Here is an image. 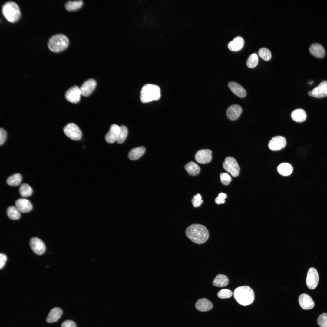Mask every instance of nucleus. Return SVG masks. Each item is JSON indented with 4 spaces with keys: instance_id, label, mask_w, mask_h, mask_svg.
Returning <instances> with one entry per match:
<instances>
[{
    "instance_id": "42",
    "label": "nucleus",
    "mask_w": 327,
    "mask_h": 327,
    "mask_svg": "<svg viewBox=\"0 0 327 327\" xmlns=\"http://www.w3.org/2000/svg\"><path fill=\"white\" fill-rule=\"evenodd\" d=\"M75 323L73 321L67 320L64 321L62 324L61 327H76Z\"/></svg>"
},
{
    "instance_id": "7",
    "label": "nucleus",
    "mask_w": 327,
    "mask_h": 327,
    "mask_svg": "<svg viewBox=\"0 0 327 327\" xmlns=\"http://www.w3.org/2000/svg\"><path fill=\"white\" fill-rule=\"evenodd\" d=\"M223 166L224 169L233 177H236L238 176L240 167L236 160L233 157H226L223 163Z\"/></svg>"
},
{
    "instance_id": "25",
    "label": "nucleus",
    "mask_w": 327,
    "mask_h": 327,
    "mask_svg": "<svg viewBox=\"0 0 327 327\" xmlns=\"http://www.w3.org/2000/svg\"><path fill=\"white\" fill-rule=\"evenodd\" d=\"M145 151V148L143 146L134 148L128 153V158L131 160H137L144 154Z\"/></svg>"
},
{
    "instance_id": "5",
    "label": "nucleus",
    "mask_w": 327,
    "mask_h": 327,
    "mask_svg": "<svg viewBox=\"0 0 327 327\" xmlns=\"http://www.w3.org/2000/svg\"><path fill=\"white\" fill-rule=\"evenodd\" d=\"M2 11L5 18L11 22L17 21L21 16V12L18 5L12 1L5 2L2 6Z\"/></svg>"
},
{
    "instance_id": "10",
    "label": "nucleus",
    "mask_w": 327,
    "mask_h": 327,
    "mask_svg": "<svg viewBox=\"0 0 327 327\" xmlns=\"http://www.w3.org/2000/svg\"><path fill=\"white\" fill-rule=\"evenodd\" d=\"M81 95V94L80 88L77 86H74L66 91L65 97L70 102L75 103L80 101Z\"/></svg>"
},
{
    "instance_id": "28",
    "label": "nucleus",
    "mask_w": 327,
    "mask_h": 327,
    "mask_svg": "<svg viewBox=\"0 0 327 327\" xmlns=\"http://www.w3.org/2000/svg\"><path fill=\"white\" fill-rule=\"evenodd\" d=\"M184 168L188 174L191 175H198L200 171L199 167L194 162L191 161L184 166Z\"/></svg>"
},
{
    "instance_id": "26",
    "label": "nucleus",
    "mask_w": 327,
    "mask_h": 327,
    "mask_svg": "<svg viewBox=\"0 0 327 327\" xmlns=\"http://www.w3.org/2000/svg\"><path fill=\"white\" fill-rule=\"evenodd\" d=\"M277 171L281 175L286 176L290 175L293 171V167L289 163H284L279 164L277 167Z\"/></svg>"
},
{
    "instance_id": "34",
    "label": "nucleus",
    "mask_w": 327,
    "mask_h": 327,
    "mask_svg": "<svg viewBox=\"0 0 327 327\" xmlns=\"http://www.w3.org/2000/svg\"><path fill=\"white\" fill-rule=\"evenodd\" d=\"M258 58L257 55L253 54L251 55L248 58L246 65L249 68H253L256 67L258 63Z\"/></svg>"
},
{
    "instance_id": "16",
    "label": "nucleus",
    "mask_w": 327,
    "mask_h": 327,
    "mask_svg": "<svg viewBox=\"0 0 327 327\" xmlns=\"http://www.w3.org/2000/svg\"><path fill=\"white\" fill-rule=\"evenodd\" d=\"M298 301L300 306L304 309H310L314 306V303L312 298L306 294L303 293L300 295Z\"/></svg>"
},
{
    "instance_id": "18",
    "label": "nucleus",
    "mask_w": 327,
    "mask_h": 327,
    "mask_svg": "<svg viewBox=\"0 0 327 327\" xmlns=\"http://www.w3.org/2000/svg\"><path fill=\"white\" fill-rule=\"evenodd\" d=\"M242 111V108L239 105L234 104L230 106L226 111V115L230 120H237L240 116Z\"/></svg>"
},
{
    "instance_id": "43",
    "label": "nucleus",
    "mask_w": 327,
    "mask_h": 327,
    "mask_svg": "<svg viewBox=\"0 0 327 327\" xmlns=\"http://www.w3.org/2000/svg\"><path fill=\"white\" fill-rule=\"evenodd\" d=\"M7 260L6 256L4 254H0V269H2L4 266Z\"/></svg>"
},
{
    "instance_id": "22",
    "label": "nucleus",
    "mask_w": 327,
    "mask_h": 327,
    "mask_svg": "<svg viewBox=\"0 0 327 327\" xmlns=\"http://www.w3.org/2000/svg\"><path fill=\"white\" fill-rule=\"evenodd\" d=\"M309 50L310 53L316 57L322 58L325 54V51L324 47L318 43L312 44L310 46Z\"/></svg>"
},
{
    "instance_id": "21",
    "label": "nucleus",
    "mask_w": 327,
    "mask_h": 327,
    "mask_svg": "<svg viewBox=\"0 0 327 327\" xmlns=\"http://www.w3.org/2000/svg\"><path fill=\"white\" fill-rule=\"evenodd\" d=\"M62 310L58 307H55L50 311L46 319L48 323H52L57 322L62 315Z\"/></svg>"
},
{
    "instance_id": "38",
    "label": "nucleus",
    "mask_w": 327,
    "mask_h": 327,
    "mask_svg": "<svg viewBox=\"0 0 327 327\" xmlns=\"http://www.w3.org/2000/svg\"><path fill=\"white\" fill-rule=\"evenodd\" d=\"M220 177L221 183L224 185H228L232 180L231 177L226 173H221Z\"/></svg>"
},
{
    "instance_id": "31",
    "label": "nucleus",
    "mask_w": 327,
    "mask_h": 327,
    "mask_svg": "<svg viewBox=\"0 0 327 327\" xmlns=\"http://www.w3.org/2000/svg\"><path fill=\"white\" fill-rule=\"evenodd\" d=\"M20 212L15 206H9L7 210V214L8 217L12 220L19 219L21 216Z\"/></svg>"
},
{
    "instance_id": "11",
    "label": "nucleus",
    "mask_w": 327,
    "mask_h": 327,
    "mask_svg": "<svg viewBox=\"0 0 327 327\" xmlns=\"http://www.w3.org/2000/svg\"><path fill=\"white\" fill-rule=\"evenodd\" d=\"M30 246L33 252L36 254L41 255L46 251V246L43 241L37 237L31 238L30 240Z\"/></svg>"
},
{
    "instance_id": "8",
    "label": "nucleus",
    "mask_w": 327,
    "mask_h": 327,
    "mask_svg": "<svg viewBox=\"0 0 327 327\" xmlns=\"http://www.w3.org/2000/svg\"><path fill=\"white\" fill-rule=\"evenodd\" d=\"M319 279V275L316 269L311 267L309 269L306 280V285L310 289H313L316 287Z\"/></svg>"
},
{
    "instance_id": "4",
    "label": "nucleus",
    "mask_w": 327,
    "mask_h": 327,
    "mask_svg": "<svg viewBox=\"0 0 327 327\" xmlns=\"http://www.w3.org/2000/svg\"><path fill=\"white\" fill-rule=\"evenodd\" d=\"M160 97V89L157 85L147 84L144 85L141 89L140 98L143 103L158 100Z\"/></svg>"
},
{
    "instance_id": "17",
    "label": "nucleus",
    "mask_w": 327,
    "mask_h": 327,
    "mask_svg": "<svg viewBox=\"0 0 327 327\" xmlns=\"http://www.w3.org/2000/svg\"><path fill=\"white\" fill-rule=\"evenodd\" d=\"M15 205L19 210L23 213L29 212L32 208V205L31 202L25 198L17 199L15 202Z\"/></svg>"
},
{
    "instance_id": "2",
    "label": "nucleus",
    "mask_w": 327,
    "mask_h": 327,
    "mask_svg": "<svg viewBox=\"0 0 327 327\" xmlns=\"http://www.w3.org/2000/svg\"><path fill=\"white\" fill-rule=\"evenodd\" d=\"M233 295L237 302L243 306L251 304L253 302L255 298L253 290L247 286L237 288L234 291Z\"/></svg>"
},
{
    "instance_id": "23",
    "label": "nucleus",
    "mask_w": 327,
    "mask_h": 327,
    "mask_svg": "<svg viewBox=\"0 0 327 327\" xmlns=\"http://www.w3.org/2000/svg\"><path fill=\"white\" fill-rule=\"evenodd\" d=\"M244 44V41L240 36L235 38L233 40L230 42L228 44V48L233 51H237L241 50Z\"/></svg>"
},
{
    "instance_id": "36",
    "label": "nucleus",
    "mask_w": 327,
    "mask_h": 327,
    "mask_svg": "<svg viewBox=\"0 0 327 327\" xmlns=\"http://www.w3.org/2000/svg\"><path fill=\"white\" fill-rule=\"evenodd\" d=\"M317 323L320 327H327V313H323L318 317Z\"/></svg>"
},
{
    "instance_id": "14",
    "label": "nucleus",
    "mask_w": 327,
    "mask_h": 327,
    "mask_svg": "<svg viewBox=\"0 0 327 327\" xmlns=\"http://www.w3.org/2000/svg\"><path fill=\"white\" fill-rule=\"evenodd\" d=\"M97 82L94 79L91 78L85 81L80 87L81 95L87 97L94 90Z\"/></svg>"
},
{
    "instance_id": "13",
    "label": "nucleus",
    "mask_w": 327,
    "mask_h": 327,
    "mask_svg": "<svg viewBox=\"0 0 327 327\" xmlns=\"http://www.w3.org/2000/svg\"><path fill=\"white\" fill-rule=\"evenodd\" d=\"M195 158L196 161L201 164H206L210 162L212 159V151L208 149L199 150L196 153Z\"/></svg>"
},
{
    "instance_id": "6",
    "label": "nucleus",
    "mask_w": 327,
    "mask_h": 327,
    "mask_svg": "<svg viewBox=\"0 0 327 327\" xmlns=\"http://www.w3.org/2000/svg\"><path fill=\"white\" fill-rule=\"evenodd\" d=\"M63 131L68 137L74 140H79L82 137V133L80 129L73 123L67 124L64 127Z\"/></svg>"
},
{
    "instance_id": "20",
    "label": "nucleus",
    "mask_w": 327,
    "mask_h": 327,
    "mask_svg": "<svg viewBox=\"0 0 327 327\" xmlns=\"http://www.w3.org/2000/svg\"><path fill=\"white\" fill-rule=\"evenodd\" d=\"M195 307L197 309L201 312H206L210 310L213 307L212 302L206 299H200L196 302Z\"/></svg>"
},
{
    "instance_id": "3",
    "label": "nucleus",
    "mask_w": 327,
    "mask_h": 327,
    "mask_svg": "<svg viewBox=\"0 0 327 327\" xmlns=\"http://www.w3.org/2000/svg\"><path fill=\"white\" fill-rule=\"evenodd\" d=\"M69 44V40L65 35L62 34H58L50 37L48 42V46L51 51L58 53L66 49Z\"/></svg>"
},
{
    "instance_id": "12",
    "label": "nucleus",
    "mask_w": 327,
    "mask_h": 327,
    "mask_svg": "<svg viewBox=\"0 0 327 327\" xmlns=\"http://www.w3.org/2000/svg\"><path fill=\"white\" fill-rule=\"evenodd\" d=\"M286 144L285 138L282 136H279L272 138L269 143L268 147L272 150L277 151L284 148Z\"/></svg>"
},
{
    "instance_id": "39",
    "label": "nucleus",
    "mask_w": 327,
    "mask_h": 327,
    "mask_svg": "<svg viewBox=\"0 0 327 327\" xmlns=\"http://www.w3.org/2000/svg\"><path fill=\"white\" fill-rule=\"evenodd\" d=\"M203 202L201 195L198 193L194 196L192 200V204L195 207H197L200 206L202 204Z\"/></svg>"
},
{
    "instance_id": "32",
    "label": "nucleus",
    "mask_w": 327,
    "mask_h": 327,
    "mask_svg": "<svg viewBox=\"0 0 327 327\" xmlns=\"http://www.w3.org/2000/svg\"><path fill=\"white\" fill-rule=\"evenodd\" d=\"M33 190L28 184L25 183L21 184L19 188V192L21 195L26 197L30 196L32 194Z\"/></svg>"
},
{
    "instance_id": "15",
    "label": "nucleus",
    "mask_w": 327,
    "mask_h": 327,
    "mask_svg": "<svg viewBox=\"0 0 327 327\" xmlns=\"http://www.w3.org/2000/svg\"><path fill=\"white\" fill-rule=\"evenodd\" d=\"M120 130V126L115 124H112L108 132L105 135L106 141L112 144L117 141Z\"/></svg>"
},
{
    "instance_id": "19",
    "label": "nucleus",
    "mask_w": 327,
    "mask_h": 327,
    "mask_svg": "<svg viewBox=\"0 0 327 327\" xmlns=\"http://www.w3.org/2000/svg\"><path fill=\"white\" fill-rule=\"evenodd\" d=\"M228 86L231 91L238 96L243 98L246 96V91L242 86L237 83L233 81L229 82Z\"/></svg>"
},
{
    "instance_id": "30",
    "label": "nucleus",
    "mask_w": 327,
    "mask_h": 327,
    "mask_svg": "<svg viewBox=\"0 0 327 327\" xmlns=\"http://www.w3.org/2000/svg\"><path fill=\"white\" fill-rule=\"evenodd\" d=\"M22 177L19 173H15L9 177L6 180L7 184L11 186L19 185L21 182Z\"/></svg>"
},
{
    "instance_id": "40",
    "label": "nucleus",
    "mask_w": 327,
    "mask_h": 327,
    "mask_svg": "<svg viewBox=\"0 0 327 327\" xmlns=\"http://www.w3.org/2000/svg\"><path fill=\"white\" fill-rule=\"evenodd\" d=\"M227 197L226 194L224 193H220L218 195V197L215 199V202L218 204L221 203L223 204L225 202V199Z\"/></svg>"
},
{
    "instance_id": "1",
    "label": "nucleus",
    "mask_w": 327,
    "mask_h": 327,
    "mask_svg": "<svg viewBox=\"0 0 327 327\" xmlns=\"http://www.w3.org/2000/svg\"><path fill=\"white\" fill-rule=\"evenodd\" d=\"M187 236L194 243L202 244L205 242L209 238L208 231L204 226L199 224L190 225L186 229Z\"/></svg>"
},
{
    "instance_id": "33",
    "label": "nucleus",
    "mask_w": 327,
    "mask_h": 327,
    "mask_svg": "<svg viewBox=\"0 0 327 327\" xmlns=\"http://www.w3.org/2000/svg\"><path fill=\"white\" fill-rule=\"evenodd\" d=\"M128 132L127 129L125 126L121 125L120 126V131L117 140L118 143L121 144L125 140L127 136Z\"/></svg>"
},
{
    "instance_id": "37",
    "label": "nucleus",
    "mask_w": 327,
    "mask_h": 327,
    "mask_svg": "<svg viewBox=\"0 0 327 327\" xmlns=\"http://www.w3.org/2000/svg\"><path fill=\"white\" fill-rule=\"evenodd\" d=\"M233 294L232 292L228 289H223L220 290L217 293V296L221 299H226L230 297Z\"/></svg>"
},
{
    "instance_id": "24",
    "label": "nucleus",
    "mask_w": 327,
    "mask_h": 327,
    "mask_svg": "<svg viewBox=\"0 0 327 327\" xmlns=\"http://www.w3.org/2000/svg\"><path fill=\"white\" fill-rule=\"evenodd\" d=\"M291 116L292 119L297 122L304 121L307 117L305 111L302 109H297L294 110L292 112Z\"/></svg>"
},
{
    "instance_id": "9",
    "label": "nucleus",
    "mask_w": 327,
    "mask_h": 327,
    "mask_svg": "<svg viewBox=\"0 0 327 327\" xmlns=\"http://www.w3.org/2000/svg\"><path fill=\"white\" fill-rule=\"evenodd\" d=\"M308 94L310 96L316 98H321L327 96V81H322L312 91H309Z\"/></svg>"
},
{
    "instance_id": "35",
    "label": "nucleus",
    "mask_w": 327,
    "mask_h": 327,
    "mask_svg": "<svg viewBox=\"0 0 327 327\" xmlns=\"http://www.w3.org/2000/svg\"><path fill=\"white\" fill-rule=\"evenodd\" d=\"M258 53L260 56L265 61H269L271 59V52L267 48H260L259 51Z\"/></svg>"
},
{
    "instance_id": "29",
    "label": "nucleus",
    "mask_w": 327,
    "mask_h": 327,
    "mask_svg": "<svg viewBox=\"0 0 327 327\" xmlns=\"http://www.w3.org/2000/svg\"><path fill=\"white\" fill-rule=\"evenodd\" d=\"M81 0L69 1L65 4V8L68 11H75L80 9L83 5Z\"/></svg>"
},
{
    "instance_id": "41",
    "label": "nucleus",
    "mask_w": 327,
    "mask_h": 327,
    "mask_svg": "<svg viewBox=\"0 0 327 327\" xmlns=\"http://www.w3.org/2000/svg\"><path fill=\"white\" fill-rule=\"evenodd\" d=\"M7 137V133L3 128L0 129V145H2L5 141Z\"/></svg>"
},
{
    "instance_id": "27",
    "label": "nucleus",
    "mask_w": 327,
    "mask_h": 327,
    "mask_svg": "<svg viewBox=\"0 0 327 327\" xmlns=\"http://www.w3.org/2000/svg\"><path fill=\"white\" fill-rule=\"evenodd\" d=\"M229 282V279L227 276L223 274H219L216 276L212 283L215 286L223 287L226 286Z\"/></svg>"
}]
</instances>
